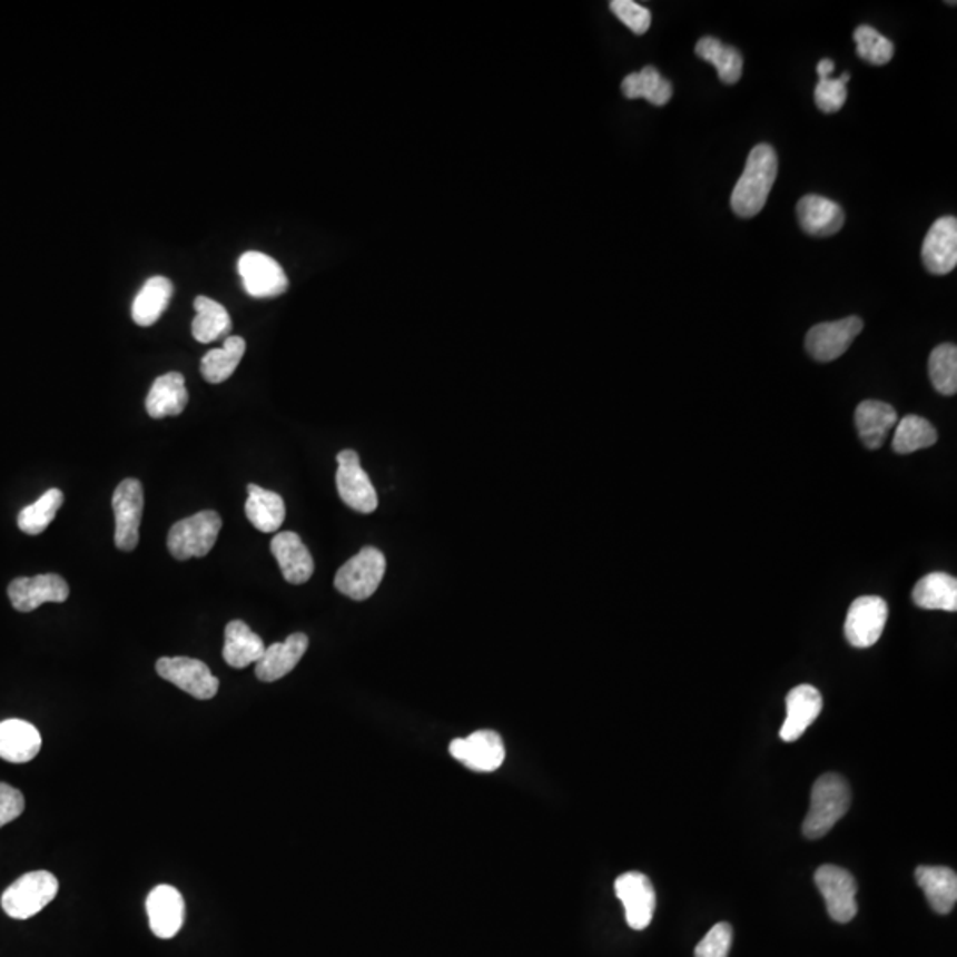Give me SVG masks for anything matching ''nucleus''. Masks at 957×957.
Returning a JSON list of instances; mask_svg holds the SVG:
<instances>
[{"label":"nucleus","instance_id":"f257e3e1","mask_svg":"<svg viewBox=\"0 0 957 957\" xmlns=\"http://www.w3.org/2000/svg\"><path fill=\"white\" fill-rule=\"evenodd\" d=\"M779 172V158L768 144H759L750 151L743 175L732 190L731 206L738 217L752 218L764 208L771 187Z\"/></svg>","mask_w":957,"mask_h":957},{"label":"nucleus","instance_id":"f03ea898","mask_svg":"<svg viewBox=\"0 0 957 957\" xmlns=\"http://www.w3.org/2000/svg\"><path fill=\"white\" fill-rule=\"evenodd\" d=\"M851 806V789L845 777L827 773L813 783L810 795V809L803 821V836L807 839H821L836 827Z\"/></svg>","mask_w":957,"mask_h":957},{"label":"nucleus","instance_id":"7ed1b4c3","mask_svg":"<svg viewBox=\"0 0 957 957\" xmlns=\"http://www.w3.org/2000/svg\"><path fill=\"white\" fill-rule=\"evenodd\" d=\"M223 529V519L217 511H200L175 523L167 535V549L178 561L191 558H206Z\"/></svg>","mask_w":957,"mask_h":957},{"label":"nucleus","instance_id":"20e7f679","mask_svg":"<svg viewBox=\"0 0 957 957\" xmlns=\"http://www.w3.org/2000/svg\"><path fill=\"white\" fill-rule=\"evenodd\" d=\"M59 881L47 870H34L20 876L2 894V909L14 920H27L40 914L56 899Z\"/></svg>","mask_w":957,"mask_h":957},{"label":"nucleus","instance_id":"39448f33","mask_svg":"<svg viewBox=\"0 0 957 957\" xmlns=\"http://www.w3.org/2000/svg\"><path fill=\"white\" fill-rule=\"evenodd\" d=\"M387 570L385 555L375 546H366L344 562L335 573L334 585L341 594L355 601H366L375 594Z\"/></svg>","mask_w":957,"mask_h":957},{"label":"nucleus","instance_id":"423d86ee","mask_svg":"<svg viewBox=\"0 0 957 957\" xmlns=\"http://www.w3.org/2000/svg\"><path fill=\"white\" fill-rule=\"evenodd\" d=\"M337 463L339 468L335 474V484H337L341 501L358 513L369 514L376 511L378 495L371 483L369 475L361 466V456L352 448H346L337 454Z\"/></svg>","mask_w":957,"mask_h":957},{"label":"nucleus","instance_id":"0eeeda50","mask_svg":"<svg viewBox=\"0 0 957 957\" xmlns=\"http://www.w3.org/2000/svg\"><path fill=\"white\" fill-rule=\"evenodd\" d=\"M112 510L116 516V546L122 552L136 550L144 511V487L140 481L125 478L119 483L114 492Z\"/></svg>","mask_w":957,"mask_h":957},{"label":"nucleus","instance_id":"6e6552de","mask_svg":"<svg viewBox=\"0 0 957 957\" xmlns=\"http://www.w3.org/2000/svg\"><path fill=\"white\" fill-rule=\"evenodd\" d=\"M813 879L819 892L825 897L831 920L839 924L851 923L858 914L857 881L851 872L827 864L819 867Z\"/></svg>","mask_w":957,"mask_h":957},{"label":"nucleus","instance_id":"1a4fd4ad","mask_svg":"<svg viewBox=\"0 0 957 957\" xmlns=\"http://www.w3.org/2000/svg\"><path fill=\"white\" fill-rule=\"evenodd\" d=\"M157 672L161 679L176 684L179 690H184L199 701H209L217 695L218 679L211 674L206 663L196 658H160L157 662Z\"/></svg>","mask_w":957,"mask_h":957},{"label":"nucleus","instance_id":"9d476101","mask_svg":"<svg viewBox=\"0 0 957 957\" xmlns=\"http://www.w3.org/2000/svg\"><path fill=\"white\" fill-rule=\"evenodd\" d=\"M887 619L888 605L884 598H858L848 610L845 624L846 639L854 648H870L884 633Z\"/></svg>","mask_w":957,"mask_h":957},{"label":"nucleus","instance_id":"9b49d317","mask_svg":"<svg viewBox=\"0 0 957 957\" xmlns=\"http://www.w3.org/2000/svg\"><path fill=\"white\" fill-rule=\"evenodd\" d=\"M861 330H864V322L858 316H849L839 322L819 323L807 334V353L813 361H837L848 352Z\"/></svg>","mask_w":957,"mask_h":957},{"label":"nucleus","instance_id":"f8f14e48","mask_svg":"<svg viewBox=\"0 0 957 957\" xmlns=\"http://www.w3.org/2000/svg\"><path fill=\"white\" fill-rule=\"evenodd\" d=\"M238 272L245 292L254 298H274L286 293V274L274 257L256 250L245 253L239 257Z\"/></svg>","mask_w":957,"mask_h":957},{"label":"nucleus","instance_id":"ddd939ff","mask_svg":"<svg viewBox=\"0 0 957 957\" xmlns=\"http://www.w3.org/2000/svg\"><path fill=\"white\" fill-rule=\"evenodd\" d=\"M8 596L18 612H32L43 603H65L70 596V585L56 573L38 574L32 579L13 580L9 583Z\"/></svg>","mask_w":957,"mask_h":957},{"label":"nucleus","instance_id":"4468645a","mask_svg":"<svg viewBox=\"0 0 957 957\" xmlns=\"http://www.w3.org/2000/svg\"><path fill=\"white\" fill-rule=\"evenodd\" d=\"M615 896L624 906L628 926L635 931H644L657 909V894L648 876L642 872L619 876L615 879Z\"/></svg>","mask_w":957,"mask_h":957},{"label":"nucleus","instance_id":"2eb2a0df","mask_svg":"<svg viewBox=\"0 0 957 957\" xmlns=\"http://www.w3.org/2000/svg\"><path fill=\"white\" fill-rule=\"evenodd\" d=\"M448 752L466 768L481 773L499 770L505 759L502 738L493 731H477L466 738H457L448 744Z\"/></svg>","mask_w":957,"mask_h":957},{"label":"nucleus","instance_id":"dca6fc26","mask_svg":"<svg viewBox=\"0 0 957 957\" xmlns=\"http://www.w3.org/2000/svg\"><path fill=\"white\" fill-rule=\"evenodd\" d=\"M149 926L155 936L161 940L175 938L185 923L184 896L170 885H158L149 892L148 901Z\"/></svg>","mask_w":957,"mask_h":957},{"label":"nucleus","instance_id":"f3484780","mask_svg":"<svg viewBox=\"0 0 957 957\" xmlns=\"http://www.w3.org/2000/svg\"><path fill=\"white\" fill-rule=\"evenodd\" d=\"M923 263L933 275H947L957 265V220L941 217L933 224L923 244Z\"/></svg>","mask_w":957,"mask_h":957},{"label":"nucleus","instance_id":"a211bd4d","mask_svg":"<svg viewBox=\"0 0 957 957\" xmlns=\"http://www.w3.org/2000/svg\"><path fill=\"white\" fill-rule=\"evenodd\" d=\"M786 711H788V717H786V722L780 729V738L791 743V741L800 740L803 732L821 714L822 697L818 688L810 687V684L792 688L791 692L788 693V699H786Z\"/></svg>","mask_w":957,"mask_h":957},{"label":"nucleus","instance_id":"6ab92c4d","mask_svg":"<svg viewBox=\"0 0 957 957\" xmlns=\"http://www.w3.org/2000/svg\"><path fill=\"white\" fill-rule=\"evenodd\" d=\"M270 546L287 583L302 585L309 582L314 573V559L300 535L292 531L279 532L275 534Z\"/></svg>","mask_w":957,"mask_h":957},{"label":"nucleus","instance_id":"aec40b11","mask_svg":"<svg viewBox=\"0 0 957 957\" xmlns=\"http://www.w3.org/2000/svg\"><path fill=\"white\" fill-rule=\"evenodd\" d=\"M307 648H309V639L305 633H293L284 642L266 648L262 660L256 663L257 679L265 683L279 681L298 665Z\"/></svg>","mask_w":957,"mask_h":957},{"label":"nucleus","instance_id":"412c9836","mask_svg":"<svg viewBox=\"0 0 957 957\" xmlns=\"http://www.w3.org/2000/svg\"><path fill=\"white\" fill-rule=\"evenodd\" d=\"M40 750L41 734L32 723L18 718L0 722V759L13 764H26Z\"/></svg>","mask_w":957,"mask_h":957},{"label":"nucleus","instance_id":"4be33fe9","mask_svg":"<svg viewBox=\"0 0 957 957\" xmlns=\"http://www.w3.org/2000/svg\"><path fill=\"white\" fill-rule=\"evenodd\" d=\"M798 220L807 235L831 236L845 226V211L836 200L822 196L801 197L797 208Z\"/></svg>","mask_w":957,"mask_h":957},{"label":"nucleus","instance_id":"5701e85b","mask_svg":"<svg viewBox=\"0 0 957 957\" xmlns=\"http://www.w3.org/2000/svg\"><path fill=\"white\" fill-rule=\"evenodd\" d=\"M188 405V391L181 373H167L158 376L146 397V412L149 417H176L184 414Z\"/></svg>","mask_w":957,"mask_h":957},{"label":"nucleus","instance_id":"b1692460","mask_svg":"<svg viewBox=\"0 0 957 957\" xmlns=\"http://www.w3.org/2000/svg\"><path fill=\"white\" fill-rule=\"evenodd\" d=\"M855 424L861 442L870 451L881 447L888 431L897 424V412L884 401H861L855 412Z\"/></svg>","mask_w":957,"mask_h":957},{"label":"nucleus","instance_id":"393cba45","mask_svg":"<svg viewBox=\"0 0 957 957\" xmlns=\"http://www.w3.org/2000/svg\"><path fill=\"white\" fill-rule=\"evenodd\" d=\"M918 887L936 914L947 915L957 901V876L949 867L920 866L915 872Z\"/></svg>","mask_w":957,"mask_h":957},{"label":"nucleus","instance_id":"a878e982","mask_svg":"<svg viewBox=\"0 0 957 957\" xmlns=\"http://www.w3.org/2000/svg\"><path fill=\"white\" fill-rule=\"evenodd\" d=\"M248 499L245 504V514L248 522L256 526L257 531L270 534L279 531L286 519V505L279 493L270 492L257 484H248Z\"/></svg>","mask_w":957,"mask_h":957},{"label":"nucleus","instance_id":"bb28decb","mask_svg":"<svg viewBox=\"0 0 957 957\" xmlns=\"http://www.w3.org/2000/svg\"><path fill=\"white\" fill-rule=\"evenodd\" d=\"M265 649L262 637L254 633L244 621H231L227 624L223 651L227 665L235 669L253 665L262 660Z\"/></svg>","mask_w":957,"mask_h":957},{"label":"nucleus","instance_id":"cd10ccee","mask_svg":"<svg viewBox=\"0 0 957 957\" xmlns=\"http://www.w3.org/2000/svg\"><path fill=\"white\" fill-rule=\"evenodd\" d=\"M175 292V286L167 277H151L146 280L139 295L136 296L134 305H131V318L139 327H151L160 319L161 314L166 313L169 305L170 296Z\"/></svg>","mask_w":957,"mask_h":957},{"label":"nucleus","instance_id":"c85d7f7f","mask_svg":"<svg viewBox=\"0 0 957 957\" xmlns=\"http://www.w3.org/2000/svg\"><path fill=\"white\" fill-rule=\"evenodd\" d=\"M911 598L920 609L956 612L957 580L947 573L927 574L923 580H918Z\"/></svg>","mask_w":957,"mask_h":957},{"label":"nucleus","instance_id":"c756f323","mask_svg":"<svg viewBox=\"0 0 957 957\" xmlns=\"http://www.w3.org/2000/svg\"><path fill=\"white\" fill-rule=\"evenodd\" d=\"M194 307L197 314L191 322V335L196 341L203 344L214 343L231 334V316L223 304L211 300L208 296H197Z\"/></svg>","mask_w":957,"mask_h":957},{"label":"nucleus","instance_id":"7c9ffc66","mask_svg":"<svg viewBox=\"0 0 957 957\" xmlns=\"http://www.w3.org/2000/svg\"><path fill=\"white\" fill-rule=\"evenodd\" d=\"M247 343L238 335L224 341L223 348L211 349L200 361V375L208 383H223L231 378L244 358Z\"/></svg>","mask_w":957,"mask_h":957},{"label":"nucleus","instance_id":"2f4dec72","mask_svg":"<svg viewBox=\"0 0 957 957\" xmlns=\"http://www.w3.org/2000/svg\"><path fill=\"white\" fill-rule=\"evenodd\" d=\"M621 88L628 100L644 98L657 107H663L672 98V83L663 79L653 66H645L637 73L628 75L627 79L622 80Z\"/></svg>","mask_w":957,"mask_h":957},{"label":"nucleus","instance_id":"473e14b6","mask_svg":"<svg viewBox=\"0 0 957 957\" xmlns=\"http://www.w3.org/2000/svg\"><path fill=\"white\" fill-rule=\"evenodd\" d=\"M695 53L701 57L702 61L711 62L717 68L718 77L723 83L740 82L741 73H743V57L734 47H729L717 38L706 36L697 43Z\"/></svg>","mask_w":957,"mask_h":957},{"label":"nucleus","instance_id":"72a5a7b5","mask_svg":"<svg viewBox=\"0 0 957 957\" xmlns=\"http://www.w3.org/2000/svg\"><path fill=\"white\" fill-rule=\"evenodd\" d=\"M938 442V433L926 418L918 415H906L897 423L894 435V451L899 454H911L920 448L931 447Z\"/></svg>","mask_w":957,"mask_h":957},{"label":"nucleus","instance_id":"f704fd0d","mask_svg":"<svg viewBox=\"0 0 957 957\" xmlns=\"http://www.w3.org/2000/svg\"><path fill=\"white\" fill-rule=\"evenodd\" d=\"M65 504L61 490L52 487L38 499L34 504L27 505L18 514V529L29 535H38L56 519L57 511Z\"/></svg>","mask_w":957,"mask_h":957},{"label":"nucleus","instance_id":"c9c22d12","mask_svg":"<svg viewBox=\"0 0 957 957\" xmlns=\"http://www.w3.org/2000/svg\"><path fill=\"white\" fill-rule=\"evenodd\" d=\"M929 378L936 392L954 396L957 391V348L954 344H940L929 357Z\"/></svg>","mask_w":957,"mask_h":957},{"label":"nucleus","instance_id":"e433bc0d","mask_svg":"<svg viewBox=\"0 0 957 957\" xmlns=\"http://www.w3.org/2000/svg\"><path fill=\"white\" fill-rule=\"evenodd\" d=\"M858 57L875 66H885L892 61L894 43L879 34L875 27L860 26L854 34Z\"/></svg>","mask_w":957,"mask_h":957},{"label":"nucleus","instance_id":"4c0bfd02","mask_svg":"<svg viewBox=\"0 0 957 957\" xmlns=\"http://www.w3.org/2000/svg\"><path fill=\"white\" fill-rule=\"evenodd\" d=\"M610 9L637 36L645 34L649 31L651 18L653 17H651V11L644 8V6L637 4L633 0H612Z\"/></svg>","mask_w":957,"mask_h":957},{"label":"nucleus","instance_id":"58836bf2","mask_svg":"<svg viewBox=\"0 0 957 957\" xmlns=\"http://www.w3.org/2000/svg\"><path fill=\"white\" fill-rule=\"evenodd\" d=\"M813 100L818 109L825 114L839 112L848 100V89L840 79H819L813 92Z\"/></svg>","mask_w":957,"mask_h":957},{"label":"nucleus","instance_id":"ea45409f","mask_svg":"<svg viewBox=\"0 0 957 957\" xmlns=\"http://www.w3.org/2000/svg\"><path fill=\"white\" fill-rule=\"evenodd\" d=\"M731 945L732 927L727 923H718L697 945L695 957H727Z\"/></svg>","mask_w":957,"mask_h":957},{"label":"nucleus","instance_id":"a19ab883","mask_svg":"<svg viewBox=\"0 0 957 957\" xmlns=\"http://www.w3.org/2000/svg\"><path fill=\"white\" fill-rule=\"evenodd\" d=\"M26 809V798L9 783L0 782V828L20 818Z\"/></svg>","mask_w":957,"mask_h":957},{"label":"nucleus","instance_id":"79ce46f5","mask_svg":"<svg viewBox=\"0 0 957 957\" xmlns=\"http://www.w3.org/2000/svg\"><path fill=\"white\" fill-rule=\"evenodd\" d=\"M833 68H836V66H833V62H831L830 59H822V61H819V79H828V77H830L831 71H833Z\"/></svg>","mask_w":957,"mask_h":957}]
</instances>
